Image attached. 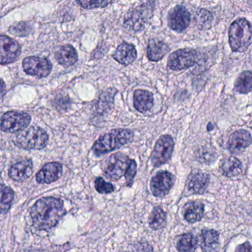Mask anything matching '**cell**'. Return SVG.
Segmentation results:
<instances>
[{
    "label": "cell",
    "mask_w": 252,
    "mask_h": 252,
    "mask_svg": "<svg viewBox=\"0 0 252 252\" xmlns=\"http://www.w3.org/2000/svg\"><path fill=\"white\" fill-rule=\"evenodd\" d=\"M33 225L36 229L47 231L54 228L66 215L64 202L57 197H42L31 209Z\"/></svg>",
    "instance_id": "cell-1"
},
{
    "label": "cell",
    "mask_w": 252,
    "mask_h": 252,
    "mask_svg": "<svg viewBox=\"0 0 252 252\" xmlns=\"http://www.w3.org/2000/svg\"><path fill=\"white\" fill-rule=\"evenodd\" d=\"M134 138L132 130L128 129H115L98 138L92 147L97 157L107 154L129 144Z\"/></svg>",
    "instance_id": "cell-2"
},
{
    "label": "cell",
    "mask_w": 252,
    "mask_h": 252,
    "mask_svg": "<svg viewBox=\"0 0 252 252\" xmlns=\"http://www.w3.org/2000/svg\"><path fill=\"white\" fill-rule=\"evenodd\" d=\"M228 42L234 52L243 53L252 44V27L246 19H237L228 31Z\"/></svg>",
    "instance_id": "cell-3"
},
{
    "label": "cell",
    "mask_w": 252,
    "mask_h": 252,
    "mask_svg": "<svg viewBox=\"0 0 252 252\" xmlns=\"http://www.w3.org/2000/svg\"><path fill=\"white\" fill-rule=\"evenodd\" d=\"M46 131L39 126H31L23 129L14 138V144L19 148L26 150H40L48 142Z\"/></svg>",
    "instance_id": "cell-4"
},
{
    "label": "cell",
    "mask_w": 252,
    "mask_h": 252,
    "mask_svg": "<svg viewBox=\"0 0 252 252\" xmlns=\"http://www.w3.org/2000/svg\"><path fill=\"white\" fill-rule=\"evenodd\" d=\"M153 2H147L129 11L124 23L125 28L135 33L144 30L146 23L153 15Z\"/></svg>",
    "instance_id": "cell-5"
},
{
    "label": "cell",
    "mask_w": 252,
    "mask_h": 252,
    "mask_svg": "<svg viewBox=\"0 0 252 252\" xmlns=\"http://www.w3.org/2000/svg\"><path fill=\"white\" fill-rule=\"evenodd\" d=\"M130 160L123 153H118L112 155L106 160L103 166L104 175L110 181H118L126 173Z\"/></svg>",
    "instance_id": "cell-6"
},
{
    "label": "cell",
    "mask_w": 252,
    "mask_h": 252,
    "mask_svg": "<svg viewBox=\"0 0 252 252\" xmlns=\"http://www.w3.org/2000/svg\"><path fill=\"white\" fill-rule=\"evenodd\" d=\"M32 116L27 113L8 111L1 119V129L3 132L15 133L23 130L30 125Z\"/></svg>",
    "instance_id": "cell-7"
},
{
    "label": "cell",
    "mask_w": 252,
    "mask_h": 252,
    "mask_svg": "<svg viewBox=\"0 0 252 252\" xmlns=\"http://www.w3.org/2000/svg\"><path fill=\"white\" fill-rule=\"evenodd\" d=\"M174 146L175 143L172 136L169 135L160 136L156 142L151 155L152 164L158 167L166 163L172 156Z\"/></svg>",
    "instance_id": "cell-8"
},
{
    "label": "cell",
    "mask_w": 252,
    "mask_h": 252,
    "mask_svg": "<svg viewBox=\"0 0 252 252\" xmlns=\"http://www.w3.org/2000/svg\"><path fill=\"white\" fill-rule=\"evenodd\" d=\"M197 52L190 48L178 50L172 53L168 60V67L175 71L189 68L197 61Z\"/></svg>",
    "instance_id": "cell-9"
},
{
    "label": "cell",
    "mask_w": 252,
    "mask_h": 252,
    "mask_svg": "<svg viewBox=\"0 0 252 252\" xmlns=\"http://www.w3.org/2000/svg\"><path fill=\"white\" fill-rule=\"evenodd\" d=\"M23 70L30 76L42 79L49 76L52 70L51 62L45 57H29L23 62Z\"/></svg>",
    "instance_id": "cell-10"
},
{
    "label": "cell",
    "mask_w": 252,
    "mask_h": 252,
    "mask_svg": "<svg viewBox=\"0 0 252 252\" xmlns=\"http://www.w3.org/2000/svg\"><path fill=\"white\" fill-rule=\"evenodd\" d=\"M175 177L171 172L161 171L158 172L151 180L150 188L153 195L157 197H163L166 195L173 187Z\"/></svg>",
    "instance_id": "cell-11"
},
{
    "label": "cell",
    "mask_w": 252,
    "mask_h": 252,
    "mask_svg": "<svg viewBox=\"0 0 252 252\" xmlns=\"http://www.w3.org/2000/svg\"><path fill=\"white\" fill-rule=\"evenodd\" d=\"M0 61L2 65L14 63L21 54V46L20 44L5 35L0 37Z\"/></svg>",
    "instance_id": "cell-12"
},
{
    "label": "cell",
    "mask_w": 252,
    "mask_h": 252,
    "mask_svg": "<svg viewBox=\"0 0 252 252\" xmlns=\"http://www.w3.org/2000/svg\"><path fill=\"white\" fill-rule=\"evenodd\" d=\"M191 22V14L184 6L178 5L172 8L168 14V25L172 30L181 32L185 31Z\"/></svg>",
    "instance_id": "cell-13"
},
{
    "label": "cell",
    "mask_w": 252,
    "mask_h": 252,
    "mask_svg": "<svg viewBox=\"0 0 252 252\" xmlns=\"http://www.w3.org/2000/svg\"><path fill=\"white\" fill-rule=\"evenodd\" d=\"M250 132L245 129L236 131L228 138V149L232 154L239 155L243 153L252 144Z\"/></svg>",
    "instance_id": "cell-14"
},
{
    "label": "cell",
    "mask_w": 252,
    "mask_h": 252,
    "mask_svg": "<svg viewBox=\"0 0 252 252\" xmlns=\"http://www.w3.org/2000/svg\"><path fill=\"white\" fill-rule=\"evenodd\" d=\"M63 169V165L59 162L46 163L36 174V181L42 184L55 182L61 177Z\"/></svg>",
    "instance_id": "cell-15"
},
{
    "label": "cell",
    "mask_w": 252,
    "mask_h": 252,
    "mask_svg": "<svg viewBox=\"0 0 252 252\" xmlns=\"http://www.w3.org/2000/svg\"><path fill=\"white\" fill-rule=\"evenodd\" d=\"M33 161L31 159L17 162L10 167L8 175L17 182H23L29 179L33 172Z\"/></svg>",
    "instance_id": "cell-16"
},
{
    "label": "cell",
    "mask_w": 252,
    "mask_h": 252,
    "mask_svg": "<svg viewBox=\"0 0 252 252\" xmlns=\"http://www.w3.org/2000/svg\"><path fill=\"white\" fill-rule=\"evenodd\" d=\"M113 57L121 64H123L125 66L129 65L136 60V48L132 44L123 42L118 47Z\"/></svg>",
    "instance_id": "cell-17"
},
{
    "label": "cell",
    "mask_w": 252,
    "mask_h": 252,
    "mask_svg": "<svg viewBox=\"0 0 252 252\" xmlns=\"http://www.w3.org/2000/svg\"><path fill=\"white\" fill-rule=\"evenodd\" d=\"M134 107L141 113L150 111L154 105V97L150 91L137 90L134 92Z\"/></svg>",
    "instance_id": "cell-18"
},
{
    "label": "cell",
    "mask_w": 252,
    "mask_h": 252,
    "mask_svg": "<svg viewBox=\"0 0 252 252\" xmlns=\"http://www.w3.org/2000/svg\"><path fill=\"white\" fill-rule=\"evenodd\" d=\"M55 58L59 64L63 67H69L77 63L78 54L72 45H65L56 53Z\"/></svg>",
    "instance_id": "cell-19"
},
{
    "label": "cell",
    "mask_w": 252,
    "mask_h": 252,
    "mask_svg": "<svg viewBox=\"0 0 252 252\" xmlns=\"http://www.w3.org/2000/svg\"><path fill=\"white\" fill-rule=\"evenodd\" d=\"M209 184V176L207 173L198 172L191 174L188 180V188L191 192L203 194Z\"/></svg>",
    "instance_id": "cell-20"
},
{
    "label": "cell",
    "mask_w": 252,
    "mask_h": 252,
    "mask_svg": "<svg viewBox=\"0 0 252 252\" xmlns=\"http://www.w3.org/2000/svg\"><path fill=\"white\" fill-rule=\"evenodd\" d=\"M169 48L163 41L151 39L147 47V58L153 62H158L167 54Z\"/></svg>",
    "instance_id": "cell-21"
},
{
    "label": "cell",
    "mask_w": 252,
    "mask_h": 252,
    "mask_svg": "<svg viewBox=\"0 0 252 252\" xmlns=\"http://www.w3.org/2000/svg\"><path fill=\"white\" fill-rule=\"evenodd\" d=\"M219 246V233L215 230H203L201 234V249L204 252H214Z\"/></svg>",
    "instance_id": "cell-22"
},
{
    "label": "cell",
    "mask_w": 252,
    "mask_h": 252,
    "mask_svg": "<svg viewBox=\"0 0 252 252\" xmlns=\"http://www.w3.org/2000/svg\"><path fill=\"white\" fill-rule=\"evenodd\" d=\"M220 169L222 173L228 178L237 176L240 175L243 169L241 162L234 157L224 159L221 162Z\"/></svg>",
    "instance_id": "cell-23"
},
{
    "label": "cell",
    "mask_w": 252,
    "mask_h": 252,
    "mask_svg": "<svg viewBox=\"0 0 252 252\" xmlns=\"http://www.w3.org/2000/svg\"><path fill=\"white\" fill-rule=\"evenodd\" d=\"M204 213V206L200 202H193L187 206L184 212V218L189 222L194 223L200 220Z\"/></svg>",
    "instance_id": "cell-24"
},
{
    "label": "cell",
    "mask_w": 252,
    "mask_h": 252,
    "mask_svg": "<svg viewBox=\"0 0 252 252\" xmlns=\"http://www.w3.org/2000/svg\"><path fill=\"white\" fill-rule=\"evenodd\" d=\"M166 220V212L160 206H156L153 209L149 218V225L153 229H160L165 225Z\"/></svg>",
    "instance_id": "cell-25"
},
{
    "label": "cell",
    "mask_w": 252,
    "mask_h": 252,
    "mask_svg": "<svg viewBox=\"0 0 252 252\" xmlns=\"http://www.w3.org/2000/svg\"><path fill=\"white\" fill-rule=\"evenodd\" d=\"M235 88L240 94H248L252 91V71L243 72L235 82Z\"/></svg>",
    "instance_id": "cell-26"
},
{
    "label": "cell",
    "mask_w": 252,
    "mask_h": 252,
    "mask_svg": "<svg viewBox=\"0 0 252 252\" xmlns=\"http://www.w3.org/2000/svg\"><path fill=\"white\" fill-rule=\"evenodd\" d=\"M14 192L12 189L2 184L1 187V212L6 214L11 209L13 200H14Z\"/></svg>",
    "instance_id": "cell-27"
},
{
    "label": "cell",
    "mask_w": 252,
    "mask_h": 252,
    "mask_svg": "<svg viewBox=\"0 0 252 252\" xmlns=\"http://www.w3.org/2000/svg\"><path fill=\"white\" fill-rule=\"evenodd\" d=\"M197 240L191 234L183 235L177 243V249L180 252H193L197 248Z\"/></svg>",
    "instance_id": "cell-28"
},
{
    "label": "cell",
    "mask_w": 252,
    "mask_h": 252,
    "mask_svg": "<svg viewBox=\"0 0 252 252\" xmlns=\"http://www.w3.org/2000/svg\"><path fill=\"white\" fill-rule=\"evenodd\" d=\"M196 155H197V160L203 163H211L217 158L215 150L212 147H207V146L200 147L197 150Z\"/></svg>",
    "instance_id": "cell-29"
},
{
    "label": "cell",
    "mask_w": 252,
    "mask_h": 252,
    "mask_svg": "<svg viewBox=\"0 0 252 252\" xmlns=\"http://www.w3.org/2000/svg\"><path fill=\"white\" fill-rule=\"evenodd\" d=\"M113 0H76L77 3L85 9L105 8Z\"/></svg>",
    "instance_id": "cell-30"
},
{
    "label": "cell",
    "mask_w": 252,
    "mask_h": 252,
    "mask_svg": "<svg viewBox=\"0 0 252 252\" xmlns=\"http://www.w3.org/2000/svg\"><path fill=\"white\" fill-rule=\"evenodd\" d=\"M32 28L29 23H20L15 26H11L9 29V32L14 36H27L32 32Z\"/></svg>",
    "instance_id": "cell-31"
},
{
    "label": "cell",
    "mask_w": 252,
    "mask_h": 252,
    "mask_svg": "<svg viewBox=\"0 0 252 252\" xmlns=\"http://www.w3.org/2000/svg\"><path fill=\"white\" fill-rule=\"evenodd\" d=\"M95 188L100 194H110L115 190L114 186L113 184L106 182L101 177H98L95 179Z\"/></svg>",
    "instance_id": "cell-32"
},
{
    "label": "cell",
    "mask_w": 252,
    "mask_h": 252,
    "mask_svg": "<svg viewBox=\"0 0 252 252\" xmlns=\"http://www.w3.org/2000/svg\"><path fill=\"white\" fill-rule=\"evenodd\" d=\"M137 173V163L135 160L131 159L129 162V166L126 169V173H125V181L126 184L128 187H132L134 182V178Z\"/></svg>",
    "instance_id": "cell-33"
},
{
    "label": "cell",
    "mask_w": 252,
    "mask_h": 252,
    "mask_svg": "<svg viewBox=\"0 0 252 252\" xmlns=\"http://www.w3.org/2000/svg\"><path fill=\"white\" fill-rule=\"evenodd\" d=\"M196 22L200 26H209L213 20V16L209 11L206 10H200L196 14Z\"/></svg>",
    "instance_id": "cell-34"
},
{
    "label": "cell",
    "mask_w": 252,
    "mask_h": 252,
    "mask_svg": "<svg viewBox=\"0 0 252 252\" xmlns=\"http://www.w3.org/2000/svg\"><path fill=\"white\" fill-rule=\"evenodd\" d=\"M236 252H252V246H251L250 243L246 242V243L240 245V246L236 249Z\"/></svg>",
    "instance_id": "cell-35"
},
{
    "label": "cell",
    "mask_w": 252,
    "mask_h": 252,
    "mask_svg": "<svg viewBox=\"0 0 252 252\" xmlns=\"http://www.w3.org/2000/svg\"><path fill=\"white\" fill-rule=\"evenodd\" d=\"M4 91H5V83H4L3 80H2V97L4 95Z\"/></svg>",
    "instance_id": "cell-36"
}]
</instances>
